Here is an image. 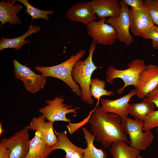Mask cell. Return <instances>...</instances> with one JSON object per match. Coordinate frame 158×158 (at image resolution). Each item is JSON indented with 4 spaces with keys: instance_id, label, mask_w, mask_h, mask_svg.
Here are the masks:
<instances>
[{
    "instance_id": "cell-1",
    "label": "cell",
    "mask_w": 158,
    "mask_h": 158,
    "mask_svg": "<svg viewBox=\"0 0 158 158\" xmlns=\"http://www.w3.org/2000/svg\"><path fill=\"white\" fill-rule=\"evenodd\" d=\"M122 120L118 115L106 112L99 107L92 114L89 121L92 134L104 149L118 141L130 144L121 126Z\"/></svg>"
},
{
    "instance_id": "cell-2",
    "label": "cell",
    "mask_w": 158,
    "mask_h": 158,
    "mask_svg": "<svg viewBox=\"0 0 158 158\" xmlns=\"http://www.w3.org/2000/svg\"><path fill=\"white\" fill-rule=\"evenodd\" d=\"M97 43L92 41L89 47V54L84 60L79 59L76 62L72 72L73 78L79 85L82 92V100L90 105L94 101L90 92L91 77L93 72L98 68L94 63L92 56L96 47Z\"/></svg>"
},
{
    "instance_id": "cell-3",
    "label": "cell",
    "mask_w": 158,
    "mask_h": 158,
    "mask_svg": "<svg viewBox=\"0 0 158 158\" xmlns=\"http://www.w3.org/2000/svg\"><path fill=\"white\" fill-rule=\"evenodd\" d=\"M86 53L85 50H81L64 61L58 65L50 66H35V68L46 77H53L62 81L76 95L81 98V90L79 85L73 80L72 72L76 62Z\"/></svg>"
},
{
    "instance_id": "cell-4",
    "label": "cell",
    "mask_w": 158,
    "mask_h": 158,
    "mask_svg": "<svg viewBox=\"0 0 158 158\" xmlns=\"http://www.w3.org/2000/svg\"><path fill=\"white\" fill-rule=\"evenodd\" d=\"M146 66L143 60L136 59L128 63V68L125 69H118L110 66L107 68L106 71V80L109 84H112L114 79L119 78L122 79L124 85L117 91L118 94H121L127 86L133 85L135 87L136 85L139 78L146 68Z\"/></svg>"
},
{
    "instance_id": "cell-5",
    "label": "cell",
    "mask_w": 158,
    "mask_h": 158,
    "mask_svg": "<svg viewBox=\"0 0 158 158\" xmlns=\"http://www.w3.org/2000/svg\"><path fill=\"white\" fill-rule=\"evenodd\" d=\"M143 121L128 117L122 120L125 133L128 135L130 146L140 151L146 150L152 143L154 136L151 130H143Z\"/></svg>"
},
{
    "instance_id": "cell-6",
    "label": "cell",
    "mask_w": 158,
    "mask_h": 158,
    "mask_svg": "<svg viewBox=\"0 0 158 158\" xmlns=\"http://www.w3.org/2000/svg\"><path fill=\"white\" fill-rule=\"evenodd\" d=\"M64 95L57 96L52 100H47L45 102L47 105L40 108L39 111L46 119L54 122L62 121L68 123L71 120L67 118L66 115L69 113L76 114L80 107L72 108L71 105L63 103L65 100Z\"/></svg>"
},
{
    "instance_id": "cell-7",
    "label": "cell",
    "mask_w": 158,
    "mask_h": 158,
    "mask_svg": "<svg viewBox=\"0 0 158 158\" xmlns=\"http://www.w3.org/2000/svg\"><path fill=\"white\" fill-rule=\"evenodd\" d=\"M121 12L117 17L109 18L105 22L112 26L116 30L118 40L127 46L130 45L134 38L130 34V13L128 6L123 0L119 1Z\"/></svg>"
},
{
    "instance_id": "cell-8",
    "label": "cell",
    "mask_w": 158,
    "mask_h": 158,
    "mask_svg": "<svg viewBox=\"0 0 158 158\" xmlns=\"http://www.w3.org/2000/svg\"><path fill=\"white\" fill-rule=\"evenodd\" d=\"M28 126L16 132L8 138L1 139L0 144L7 149L10 153L9 158H25L29 151V139Z\"/></svg>"
},
{
    "instance_id": "cell-9",
    "label": "cell",
    "mask_w": 158,
    "mask_h": 158,
    "mask_svg": "<svg viewBox=\"0 0 158 158\" xmlns=\"http://www.w3.org/2000/svg\"><path fill=\"white\" fill-rule=\"evenodd\" d=\"M13 63L15 77L23 82L28 91L35 94L44 88L46 77L35 73L30 68L22 65L15 59L13 60Z\"/></svg>"
},
{
    "instance_id": "cell-10",
    "label": "cell",
    "mask_w": 158,
    "mask_h": 158,
    "mask_svg": "<svg viewBox=\"0 0 158 158\" xmlns=\"http://www.w3.org/2000/svg\"><path fill=\"white\" fill-rule=\"evenodd\" d=\"M107 18L93 21L86 25L87 34L97 44L104 46L114 44L118 39L116 32L110 25L106 23Z\"/></svg>"
},
{
    "instance_id": "cell-11",
    "label": "cell",
    "mask_w": 158,
    "mask_h": 158,
    "mask_svg": "<svg viewBox=\"0 0 158 158\" xmlns=\"http://www.w3.org/2000/svg\"><path fill=\"white\" fill-rule=\"evenodd\" d=\"M158 85V66L153 64H148L135 87V95L139 98H145Z\"/></svg>"
},
{
    "instance_id": "cell-12",
    "label": "cell",
    "mask_w": 158,
    "mask_h": 158,
    "mask_svg": "<svg viewBox=\"0 0 158 158\" xmlns=\"http://www.w3.org/2000/svg\"><path fill=\"white\" fill-rule=\"evenodd\" d=\"M130 11V30L135 36L141 37L155 25L144 6L139 9L131 8Z\"/></svg>"
},
{
    "instance_id": "cell-13",
    "label": "cell",
    "mask_w": 158,
    "mask_h": 158,
    "mask_svg": "<svg viewBox=\"0 0 158 158\" xmlns=\"http://www.w3.org/2000/svg\"><path fill=\"white\" fill-rule=\"evenodd\" d=\"M135 95L134 90H131L127 94L117 99L111 100L101 98V105L99 108L107 113L118 115L122 120L128 118L131 104L129 103L131 98Z\"/></svg>"
},
{
    "instance_id": "cell-14",
    "label": "cell",
    "mask_w": 158,
    "mask_h": 158,
    "mask_svg": "<svg viewBox=\"0 0 158 158\" xmlns=\"http://www.w3.org/2000/svg\"><path fill=\"white\" fill-rule=\"evenodd\" d=\"M66 17L70 20L87 25L96 19V15L87 2L74 4L66 12Z\"/></svg>"
},
{
    "instance_id": "cell-15",
    "label": "cell",
    "mask_w": 158,
    "mask_h": 158,
    "mask_svg": "<svg viewBox=\"0 0 158 158\" xmlns=\"http://www.w3.org/2000/svg\"><path fill=\"white\" fill-rule=\"evenodd\" d=\"M87 2L100 19L120 15L121 6L117 0H92Z\"/></svg>"
},
{
    "instance_id": "cell-16",
    "label": "cell",
    "mask_w": 158,
    "mask_h": 158,
    "mask_svg": "<svg viewBox=\"0 0 158 158\" xmlns=\"http://www.w3.org/2000/svg\"><path fill=\"white\" fill-rule=\"evenodd\" d=\"M42 115L34 117L28 126L29 129L39 132L43 139L49 145L52 147L57 141V138L54 130V122L48 121Z\"/></svg>"
},
{
    "instance_id": "cell-17",
    "label": "cell",
    "mask_w": 158,
    "mask_h": 158,
    "mask_svg": "<svg viewBox=\"0 0 158 158\" xmlns=\"http://www.w3.org/2000/svg\"><path fill=\"white\" fill-rule=\"evenodd\" d=\"M54 132L57 138L56 143L51 147L53 151L61 149L66 152L65 158H82L83 156L84 149L77 146L69 139L66 131H56Z\"/></svg>"
},
{
    "instance_id": "cell-18",
    "label": "cell",
    "mask_w": 158,
    "mask_h": 158,
    "mask_svg": "<svg viewBox=\"0 0 158 158\" xmlns=\"http://www.w3.org/2000/svg\"><path fill=\"white\" fill-rule=\"evenodd\" d=\"M16 1L0 2V21L2 27L7 22L11 25L21 24V22L17 15L22 9V6L20 3L14 5Z\"/></svg>"
},
{
    "instance_id": "cell-19",
    "label": "cell",
    "mask_w": 158,
    "mask_h": 158,
    "mask_svg": "<svg viewBox=\"0 0 158 158\" xmlns=\"http://www.w3.org/2000/svg\"><path fill=\"white\" fill-rule=\"evenodd\" d=\"M52 152L51 147L46 143L41 134L36 131L30 140L28 152L25 158H48Z\"/></svg>"
},
{
    "instance_id": "cell-20",
    "label": "cell",
    "mask_w": 158,
    "mask_h": 158,
    "mask_svg": "<svg viewBox=\"0 0 158 158\" xmlns=\"http://www.w3.org/2000/svg\"><path fill=\"white\" fill-rule=\"evenodd\" d=\"M40 28L39 26L31 25L29 27L25 33L19 37L12 39L2 37L0 40V50L7 48L20 49L24 45L30 42L29 40L25 39L33 33L39 32Z\"/></svg>"
},
{
    "instance_id": "cell-21",
    "label": "cell",
    "mask_w": 158,
    "mask_h": 158,
    "mask_svg": "<svg viewBox=\"0 0 158 158\" xmlns=\"http://www.w3.org/2000/svg\"><path fill=\"white\" fill-rule=\"evenodd\" d=\"M82 131L84 135V139L87 143V147L84 149L82 158H106L107 155L102 149L97 148L94 145L95 137L86 128L83 127Z\"/></svg>"
},
{
    "instance_id": "cell-22",
    "label": "cell",
    "mask_w": 158,
    "mask_h": 158,
    "mask_svg": "<svg viewBox=\"0 0 158 158\" xmlns=\"http://www.w3.org/2000/svg\"><path fill=\"white\" fill-rule=\"evenodd\" d=\"M110 152L114 158H137L140 151L125 141H118L111 145Z\"/></svg>"
},
{
    "instance_id": "cell-23",
    "label": "cell",
    "mask_w": 158,
    "mask_h": 158,
    "mask_svg": "<svg viewBox=\"0 0 158 158\" xmlns=\"http://www.w3.org/2000/svg\"><path fill=\"white\" fill-rule=\"evenodd\" d=\"M155 107L153 103L145 98L140 103L132 104L129 114L134 117L135 120L144 121L146 117L154 111Z\"/></svg>"
},
{
    "instance_id": "cell-24",
    "label": "cell",
    "mask_w": 158,
    "mask_h": 158,
    "mask_svg": "<svg viewBox=\"0 0 158 158\" xmlns=\"http://www.w3.org/2000/svg\"><path fill=\"white\" fill-rule=\"evenodd\" d=\"M105 81L98 78L91 79L90 84V92L91 97L97 99L96 107H97L100 98L103 96H111L114 95L113 92L108 91L104 88L106 86Z\"/></svg>"
},
{
    "instance_id": "cell-25",
    "label": "cell",
    "mask_w": 158,
    "mask_h": 158,
    "mask_svg": "<svg viewBox=\"0 0 158 158\" xmlns=\"http://www.w3.org/2000/svg\"><path fill=\"white\" fill-rule=\"evenodd\" d=\"M25 5L26 8L25 12L30 15L33 19L43 18L46 20H48L49 18V14H52L54 13L52 10L44 11L39 9L31 6L27 0H18Z\"/></svg>"
},
{
    "instance_id": "cell-26",
    "label": "cell",
    "mask_w": 158,
    "mask_h": 158,
    "mask_svg": "<svg viewBox=\"0 0 158 158\" xmlns=\"http://www.w3.org/2000/svg\"><path fill=\"white\" fill-rule=\"evenodd\" d=\"M144 6L148 11L154 25L158 26V0H145Z\"/></svg>"
},
{
    "instance_id": "cell-27",
    "label": "cell",
    "mask_w": 158,
    "mask_h": 158,
    "mask_svg": "<svg viewBox=\"0 0 158 158\" xmlns=\"http://www.w3.org/2000/svg\"><path fill=\"white\" fill-rule=\"evenodd\" d=\"M158 127V110L154 111L148 114L143 121V130H151Z\"/></svg>"
},
{
    "instance_id": "cell-28",
    "label": "cell",
    "mask_w": 158,
    "mask_h": 158,
    "mask_svg": "<svg viewBox=\"0 0 158 158\" xmlns=\"http://www.w3.org/2000/svg\"><path fill=\"white\" fill-rule=\"evenodd\" d=\"M141 37L145 39H151L152 47L154 49H158V26L155 25Z\"/></svg>"
},
{
    "instance_id": "cell-29",
    "label": "cell",
    "mask_w": 158,
    "mask_h": 158,
    "mask_svg": "<svg viewBox=\"0 0 158 158\" xmlns=\"http://www.w3.org/2000/svg\"><path fill=\"white\" fill-rule=\"evenodd\" d=\"M128 6L133 9H139L143 7L144 1L142 0H123Z\"/></svg>"
},
{
    "instance_id": "cell-30",
    "label": "cell",
    "mask_w": 158,
    "mask_h": 158,
    "mask_svg": "<svg viewBox=\"0 0 158 158\" xmlns=\"http://www.w3.org/2000/svg\"><path fill=\"white\" fill-rule=\"evenodd\" d=\"M150 101L153 103L158 108V88H156L150 92L147 97Z\"/></svg>"
},
{
    "instance_id": "cell-31",
    "label": "cell",
    "mask_w": 158,
    "mask_h": 158,
    "mask_svg": "<svg viewBox=\"0 0 158 158\" xmlns=\"http://www.w3.org/2000/svg\"><path fill=\"white\" fill-rule=\"evenodd\" d=\"M10 153L8 150L0 144V158H9Z\"/></svg>"
},
{
    "instance_id": "cell-32",
    "label": "cell",
    "mask_w": 158,
    "mask_h": 158,
    "mask_svg": "<svg viewBox=\"0 0 158 158\" xmlns=\"http://www.w3.org/2000/svg\"><path fill=\"white\" fill-rule=\"evenodd\" d=\"M1 122H0V135L1 136L2 134L4 132V131L3 130V128Z\"/></svg>"
},
{
    "instance_id": "cell-33",
    "label": "cell",
    "mask_w": 158,
    "mask_h": 158,
    "mask_svg": "<svg viewBox=\"0 0 158 158\" xmlns=\"http://www.w3.org/2000/svg\"><path fill=\"white\" fill-rule=\"evenodd\" d=\"M137 158H144V157L142 156L139 154Z\"/></svg>"
},
{
    "instance_id": "cell-34",
    "label": "cell",
    "mask_w": 158,
    "mask_h": 158,
    "mask_svg": "<svg viewBox=\"0 0 158 158\" xmlns=\"http://www.w3.org/2000/svg\"><path fill=\"white\" fill-rule=\"evenodd\" d=\"M157 133H158V127L157 128Z\"/></svg>"
},
{
    "instance_id": "cell-35",
    "label": "cell",
    "mask_w": 158,
    "mask_h": 158,
    "mask_svg": "<svg viewBox=\"0 0 158 158\" xmlns=\"http://www.w3.org/2000/svg\"><path fill=\"white\" fill-rule=\"evenodd\" d=\"M157 88H158V85H157Z\"/></svg>"
}]
</instances>
